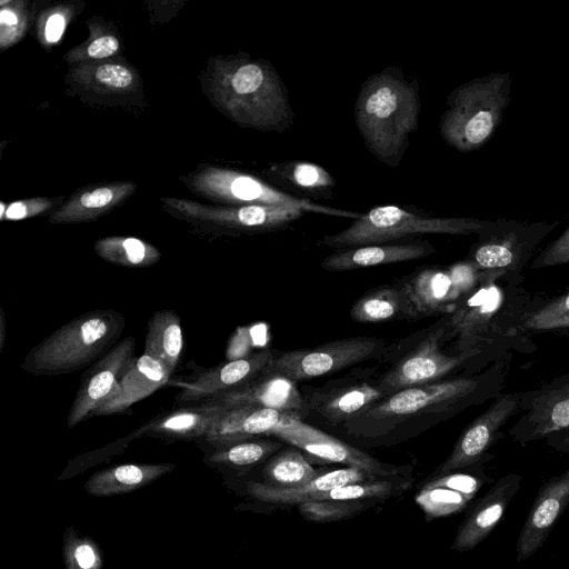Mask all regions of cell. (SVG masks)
I'll return each mask as SVG.
<instances>
[{
  "instance_id": "f35d334b",
  "label": "cell",
  "mask_w": 569,
  "mask_h": 569,
  "mask_svg": "<svg viewBox=\"0 0 569 569\" xmlns=\"http://www.w3.org/2000/svg\"><path fill=\"white\" fill-rule=\"evenodd\" d=\"M90 71L89 80L93 86H99L112 91L130 90L134 83V76L130 69L122 64L103 63L93 66Z\"/></svg>"
},
{
  "instance_id": "3957f363",
  "label": "cell",
  "mask_w": 569,
  "mask_h": 569,
  "mask_svg": "<svg viewBox=\"0 0 569 569\" xmlns=\"http://www.w3.org/2000/svg\"><path fill=\"white\" fill-rule=\"evenodd\" d=\"M124 326V316L116 310L86 312L33 347L20 367L36 376H57L83 369L116 345Z\"/></svg>"
},
{
  "instance_id": "d6986e66",
  "label": "cell",
  "mask_w": 569,
  "mask_h": 569,
  "mask_svg": "<svg viewBox=\"0 0 569 569\" xmlns=\"http://www.w3.org/2000/svg\"><path fill=\"white\" fill-rule=\"evenodd\" d=\"M222 408L258 407L282 412L308 413L307 402L292 379L277 372H263L249 383L204 400ZM200 403V402H199Z\"/></svg>"
},
{
  "instance_id": "7c38bea8",
  "label": "cell",
  "mask_w": 569,
  "mask_h": 569,
  "mask_svg": "<svg viewBox=\"0 0 569 569\" xmlns=\"http://www.w3.org/2000/svg\"><path fill=\"white\" fill-rule=\"evenodd\" d=\"M279 440L300 449L309 456L325 462L353 467L381 478H398L405 468L385 463L366 452L313 428L291 413L273 431Z\"/></svg>"
},
{
  "instance_id": "52a82bcc",
  "label": "cell",
  "mask_w": 569,
  "mask_h": 569,
  "mask_svg": "<svg viewBox=\"0 0 569 569\" xmlns=\"http://www.w3.org/2000/svg\"><path fill=\"white\" fill-rule=\"evenodd\" d=\"M505 372L503 362H496L479 375L405 388L376 402L356 419L378 421L407 418L433 407L449 409L481 402L491 397L497 398L501 391Z\"/></svg>"
},
{
  "instance_id": "cb8c5ba5",
  "label": "cell",
  "mask_w": 569,
  "mask_h": 569,
  "mask_svg": "<svg viewBox=\"0 0 569 569\" xmlns=\"http://www.w3.org/2000/svg\"><path fill=\"white\" fill-rule=\"evenodd\" d=\"M289 415L258 407L223 408L221 417L203 439L218 449L270 436Z\"/></svg>"
},
{
  "instance_id": "b9f144b4",
  "label": "cell",
  "mask_w": 569,
  "mask_h": 569,
  "mask_svg": "<svg viewBox=\"0 0 569 569\" xmlns=\"http://www.w3.org/2000/svg\"><path fill=\"white\" fill-rule=\"evenodd\" d=\"M569 263V227L531 261V269Z\"/></svg>"
},
{
  "instance_id": "ee69618b",
  "label": "cell",
  "mask_w": 569,
  "mask_h": 569,
  "mask_svg": "<svg viewBox=\"0 0 569 569\" xmlns=\"http://www.w3.org/2000/svg\"><path fill=\"white\" fill-rule=\"evenodd\" d=\"M66 558L69 569H97L99 557L88 541L76 540L66 547Z\"/></svg>"
},
{
  "instance_id": "ba28073f",
  "label": "cell",
  "mask_w": 569,
  "mask_h": 569,
  "mask_svg": "<svg viewBox=\"0 0 569 569\" xmlns=\"http://www.w3.org/2000/svg\"><path fill=\"white\" fill-rule=\"evenodd\" d=\"M558 224L559 221L528 223L508 219L486 220L477 233L478 240L468 260L479 271L520 277L539 243Z\"/></svg>"
},
{
  "instance_id": "1f68e13d",
  "label": "cell",
  "mask_w": 569,
  "mask_h": 569,
  "mask_svg": "<svg viewBox=\"0 0 569 569\" xmlns=\"http://www.w3.org/2000/svg\"><path fill=\"white\" fill-rule=\"evenodd\" d=\"M351 318L360 323H376L405 318L403 296L399 284H387L362 295L350 309Z\"/></svg>"
},
{
  "instance_id": "e575fe53",
  "label": "cell",
  "mask_w": 569,
  "mask_h": 569,
  "mask_svg": "<svg viewBox=\"0 0 569 569\" xmlns=\"http://www.w3.org/2000/svg\"><path fill=\"white\" fill-rule=\"evenodd\" d=\"M281 447V441L257 438L218 448L207 460L214 465L248 467L263 461Z\"/></svg>"
},
{
  "instance_id": "f546056e",
  "label": "cell",
  "mask_w": 569,
  "mask_h": 569,
  "mask_svg": "<svg viewBox=\"0 0 569 569\" xmlns=\"http://www.w3.org/2000/svg\"><path fill=\"white\" fill-rule=\"evenodd\" d=\"M182 348L183 337L179 316L172 310L156 311L148 321L144 355L160 361L173 372Z\"/></svg>"
},
{
  "instance_id": "bcb514c9",
  "label": "cell",
  "mask_w": 569,
  "mask_h": 569,
  "mask_svg": "<svg viewBox=\"0 0 569 569\" xmlns=\"http://www.w3.org/2000/svg\"><path fill=\"white\" fill-rule=\"evenodd\" d=\"M118 49V39L114 36L106 34L93 39L87 46L84 54L90 59H102L114 54Z\"/></svg>"
},
{
  "instance_id": "5bb4252c",
  "label": "cell",
  "mask_w": 569,
  "mask_h": 569,
  "mask_svg": "<svg viewBox=\"0 0 569 569\" xmlns=\"http://www.w3.org/2000/svg\"><path fill=\"white\" fill-rule=\"evenodd\" d=\"M446 323L431 331L407 357L382 376L379 386L387 396L405 388L433 382L479 355L443 353L440 343L446 341Z\"/></svg>"
},
{
  "instance_id": "277c9868",
  "label": "cell",
  "mask_w": 569,
  "mask_h": 569,
  "mask_svg": "<svg viewBox=\"0 0 569 569\" xmlns=\"http://www.w3.org/2000/svg\"><path fill=\"white\" fill-rule=\"evenodd\" d=\"M521 277L503 272H485L478 286L461 298L446 322L447 338H457L459 353H480L482 341L492 340L491 332L505 325L515 333L519 317L530 305L520 292Z\"/></svg>"
},
{
  "instance_id": "8992f818",
  "label": "cell",
  "mask_w": 569,
  "mask_h": 569,
  "mask_svg": "<svg viewBox=\"0 0 569 569\" xmlns=\"http://www.w3.org/2000/svg\"><path fill=\"white\" fill-rule=\"evenodd\" d=\"M486 220L438 218L408 211L395 204L378 206L342 231L327 236L321 243L340 249L380 244L421 234L467 236L478 233Z\"/></svg>"
},
{
  "instance_id": "d590c367",
  "label": "cell",
  "mask_w": 569,
  "mask_h": 569,
  "mask_svg": "<svg viewBox=\"0 0 569 569\" xmlns=\"http://www.w3.org/2000/svg\"><path fill=\"white\" fill-rule=\"evenodd\" d=\"M277 179H281L307 193L325 194L336 182L322 167L310 162L278 163L270 169Z\"/></svg>"
},
{
  "instance_id": "d6a6232c",
  "label": "cell",
  "mask_w": 569,
  "mask_h": 569,
  "mask_svg": "<svg viewBox=\"0 0 569 569\" xmlns=\"http://www.w3.org/2000/svg\"><path fill=\"white\" fill-rule=\"evenodd\" d=\"M321 470L306 459L301 450L291 446L276 452L266 463V483L278 488H297L308 483Z\"/></svg>"
},
{
  "instance_id": "484cf974",
  "label": "cell",
  "mask_w": 569,
  "mask_h": 569,
  "mask_svg": "<svg viewBox=\"0 0 569 569\" xmlns=\"http://www.w3.org/2000/svg\"><path fill=\"white\" fill-rule=\"evenodd\" d=\"M222 412V407L208 402L182 407L154 417L141 426L134 436H152L166 440L204 438Z\"/></svg>"
},
{
  "instance_id": "d4e9b609",
  "label": "cell",
  "mask_w": 569,
  "mask_h": 569,
  "mask_svg": "<svg viewBox=\"0 0 569 569\" xmlns=\"http://www.w3.org/2000/svg\"><path fill=\"white\" fill-rule=\"evenodd\" d=\"M435 252L428 241L359 246L337 250L322 260L321 267L327 271H348L410 261Z\"/></svg>"
},
{
  "instance_id": "8fae6325",
  "label": "cell",
  "mask_w": 569,
  "mask_h": 569,
  "mask_svg": "<svg viewBox=\"0 0 569 569\" xmlns=\"http://www.w3.org/2000/svg\"><path fill=\"white\" fill-rule=\"evenodd\" d=\"M521 393L499 395L460 435L451 453L430 478L480 468L489 456V449L498 441L501 429L520 409Z\"/></svg>"
},
{
  "instance_id": "7dc6e473",
  "label": "cell",
  "mask_w": 569,
  "mask_h": 569,
  "mask_svg": "<svg viewBox=\"0 0 569 569\" xmlns=\"http://www.w3.org/2000/svg\"><path fill=\"white\" fill-rule=\"evenodd\" d=\"M66 28V18L62 13L51 14L44 26V38L49 43H56L61 38Z\"/></svg>"
},
{
  "instance_id": "9a60e30c",
  "label": "cell",
  "mask_w": 569,
  "mask_h": 569,
  "mask_svg": "<svg viewBox=\"0 0 569 569\" xmlns=\"http://www.w3.org/2000/svg\"><path fill=\"white\" fill-rule=\"evenodd\" d=\"M134 350L136 339L129 336L117 342L84 371L68 413L69 428L90 417L111 395L134 359Z\"/></svg>"
},
{
  "instance_id": "9c48e42d",
  "label": "cell",
  "mask_w": 569,
  "mask_h": 569,
  "mask_svg": "<svg viewBox=\"0 0 569 569\" xmlns=\"http://www.w3.org/2000/svg\"><path fill=\"white\" fill-rule=\"evenodd\" d=\"M196 191L219 201L234 206L244 204H282L301 208L305 211L351 219L361 213L325 207L307 199L291 196L266 183L259 178L242 172L207 168L191 179Z\"/></svg>"
},
{
  "instance_id": "7bdbcfd3",
  "label": "cell",
  "mask_w": 569,
  "mask_h": 569,
  "mask_svg": "<svg viewBox=\"0 0 569 569\" xmlns=\"http://www.w3.org/2000/svg\"><path fill=\"white\" fill-rule=\"evenodd\" d=\"M448 269L451 281L463 298L480 282L482 271H479L468 259L451 264Z\"/></svg>"
},
{
  "instance_id": "4316f807",
  "label": "cell",
  "mask_w": 569,
  "mask_h": 569,
  "mask_svg": "<svg viewBox=\"0 0 569 569\" xmlns=\"http://www.w3.org/2000/svg\"><path fill=\"white\" fill-rule=\"evenodd\" d=\"M381 479L353 467H343L330 471H320L308 483L297 488H278L266 482L251 481L248 493L260 501L277 505H299L301 499L310 493L327 491L346 485Z\"/></svg>"
},
{
  "instance_id": "e0dca14e",
  "label": "cell",
  "mask_w": 569,
  "mask_h": 569,
  "mask_svg": "<svg viewBox=\"0 0 569 569\" xmlns=\"http://www.w3.org/2000/svg\"><path fill=\"white\" fill-rule=\"evenodd\" d=\"M276 356L272 350L259 351L203 371L192 380L178 381L173 383L181 388L177 400L181 403L202 402L241 388L266 372Z\"/></svg>"
},
{
  "instance_id": "5b68a950",
  "label": "cell",
  "mask_w": 569,
  "mask_h": 569,
  "mask_svg": "<svg viewBox=\"0 0 569 569\" xmlns=\"http://www.w3.org/2000/svg\"><path fill=\"white\" fill-rule=\"evenodd\" d=\"M510 92L509 72L475 78L453 89L439 122L442 139L460 152L481 148L500 126Z\"/></svg>"
},
{
  "instance_id": "4dcf8cb0",
  "label": "cell",
  "mask_w": 569,
  "mask_h": 569,
  "mask_svg": "<svg viewBox=\"0 0 569 569\" xmlns=\"http://www.w3.org/2000/svg\"><path fill=\"white\" fill-rule=\"evenodd\" d=\"M516 329L525 333H569V290L540 303H530L519 317Z\"/></svg>"
},
{
  "instance_id": "c3c4849f",
  "label": "cell",
  "mask_w": 569,
  "mask_h": 569,
  "mask_svg": "<svg viewBox=\"0 0 569 569\" xmlns=\"http://www.w3.org/2000/svg\"><path fill=\"white\" fill-rule=\"evenodd\" d=\"M545 442L560 453H569V429L549 435Z\"/></svg>"
},
{
  "instance_id": "8d00e7d4",
  "label": "cell",
  "mask_w": 569,
  "mask_h": 569,
  "mask_svg": "<svg viewBox=\"0 0 569 569\" xmlns=\"http://www.w3.org/2000/svg\"><path fill=\"white\" fill-rule=\"evenodd\" d=\"M427 520L459 513L467 508L470 498L448 488H421L415 498Z\"/></svg>"
},
{
  "instance_id": "ffe728a7",
  "label": "cell",
  "mask_w": 569,
  "mask_h": 569,
  "mask_svg": "<svg viewBox=\"0 0 569 569\" xmlns=\"http://www.w3.org/2000/svg\"><path fill=\"white\" fill-rule=\"evenodd\" d=\"M398 284L403 296L405 318L410 320L451 313L462 298L445 268H421Z\"/></svg>"
},
{
  "instance_id": "ab89813d",
  "label": "cell",
  "mask_w": 569,
  "mask_h": 569,
  "mask_svg": "<svg viewBox=\"0 0 569 569\" xmlns=\"http://www.w3.org/2000/svg\"><path fill=\"white\" fill-rule=\"evenodd\" d=\"M486 481H488V477L483 475L482 470L476 473L457 471L429 478L422 488H448L472 500Z\"/></svg>"
},
{
  "instance_id": "2e32d148",
  "label": "cell",
  "mask_w": 569,
  "mask_h": 569,
  "mask_svg": "<svg viewBox=\"0 0 569 569\" xmlns=\"http://www.w3.org/2000/svg\"><path fill=\"white\" fill-rule=\"evenodd\" d=\"M179 212L199 220L240 231H271L299 219L305 210L282 204H244L233 207H203L186 200H168Z\"/></svg>"
},
{
  "instance_id": "44dd1931",
  "label": "cell",
  "mask_w": 569,
  "mask_h": 569,
  "mask_svg": "<svg viewBox=\"0 0 569 569\" xmlns=\"http://www.w3.org/2000/svg\"><path fill=\"white\" fill-rule=\"evenodd\" d=\"M522 477L509 473L498 479L492 487L470 508L452 541L451 549L466 552L482 542L499 523L510 501L519 491Z\"/></svg>"
},
{
  "instance_id": "30bf717a",
  "label": "cell",
  "mask_w": 569,
  "mask_h": 569,
  "mask_svg": "<svg viewBox=\"0 0 569 569\" xmlns=\"http://www.w3.org/2000/svg\"><path fill=\"white\" fill-rule=\"evenodd\" d=\"M386 341L373 337H352L315 348L277 355L266 372L281 373L293 381L315 379L380 356Z\"/></svg>"
},
{
  "instance_id": "7a4b0ae2",
  "label": "cell",
  "mask_w": 569,
  "mask_h": 569,
  "mask_svg": "<svg viewBox=\"0 0 569 569\" xmlns=\"http://www.w3.org/2000/svg\"><path fill=\"white\" fill-rule=\"evenodd\" d=\"M417 81L396 68L370 76L359 92L355 118L367 148L383 163L396 167L418 127Z\"/></svg>"
},
{
  "instance_id": "74e56055",
  "label": "cell",
  "mask_w": 569,
  "mask_h": 569,
  "mask_svg": "<svg viewBox=\"0 0 569 569\" xmlns=\"http://www.w3.org/2000/svg\"><path fill=\"white\" fill-rule=\"evenodd\" d=\"M367 508L363 500L309 501L298 505L300 515L313 522H331L349 519Z\"/></svg>"
},
{
  "instance_id": "83f0119b",
  "label": "cell",
  "mask_w": 569,
  "mask_h": 569,
  "mask_svg": "<svg viewBox=\"0 0 569 569\" xmlns=\"http://www.w3.org/2000/svg\"><path fill=\"white\" fill-rule=\"evenodd\" d=\"M136 189L131 182H117L88 189L73 196L51 217L52 223L82 222L107 213Z\"/></svg>"
},
{
  "instance_id": "ac0fdd59",
  "label": "cell",
  "mask_w": 569,
  "mask_h": 569,
  "mask_svg": "<svg viewBox=\"0 0 569 569\" xmlns=\"http://www.w3.org/2000/svg\"><path fill=\"white\" fill-rule=\"evenodd\" d=\"M569 507V468L545 481L531 506L516 543V560H527L547 541Z\"/></svg>"
},
{
  "instance_id": "836d02e7",
  "label": "cell",
  "mask_w": 569,
  "mask_h": 569,
  "mask_svg": "<svg viewBox=\"0 0 569 569\" xmlns=\"http://www.w3.org/2000/svg\"><path fill=\"white\" fill-rule=\"evenodd\" d=\"M96 253L103 260L122 267L146 268L157 263L160 251L133 237H107L94 243Z\"/></svg>"
},
{
  "instance_id": "7402d4cb",
  "label": "cell",
  "mask_w": 569,
  "mask_h": 569,
  "mask_svg": "<svg viewBox=\"0 0 569 569\" xmlns=\"http://www.w3.org/2000/svg\"><path fill=\"white\" fill-rule=\"evenodd\" d=\"M171 373L164 365L148 355L134 358L111 395L90 417L126 412L132 405L166 386Z\"/></svg>"
},
{
  "instance_id": "603a6c76",
  "label": "cell",
  "mask_w": 569,
  "mask_h": 569,
  "mask_svg": "<svg viewBox=\"0 0 569 569\" xmlns=\"http://www.w3.org/2000/svg\"><path fill=\"white\" fill-rule=\"evenodd\" d=\"M387 397L379 383L353 382L336 388L316 390L306 397L308 412L330 425L350 422L376 402Z\"/></svg>"
},
{
  "instance_id": "f6af8a7d",
  "label": "cell",
  "mask_w": 569,
  "mask_h": 569,
  "mask_svg": "<svg viewBox=\"0 0 569 569\" xmlns=\"http://www.w3.org/2000/svg\"><path fill=\"white\" fill-rule=\"evenodd\" d=\"M52 207V201L44 198H36L12 202L8 206L1 219L21 220L39 214Z\"/></svg>"
},
{
  "instance_id": "f1b7e54d",
  "label": "cell",
  "mask_w": 569,
  "mask_h": 569,
  "mask_svg": "<svg viewBox=\"0 0 569 569\" xmlns=\"http://www.w3.org/2000/svg\"><path fill=\"white\" fill-rule=\"evenodd\" d=\"M172 465L127 463L101 470L86 483V489L94 496H110L139 489L160 476L169 472Z\"/></svg>"
},
{
  "instance_id": "6da1fadb",
  "label": "cell",
  "mask_w": 569,
  "mask_h": 569,
  "mask_svg": "<svg viewBox=\"0 0 569 569\" xmlns=\"http://www.w3.org/2000/svg\"><path fill=\"white\" fill-rule=\"evenodd\" d=\"M210 91L216 104L240 126L282 132L293 122L287 89L267 61L217 60Z\"/></svg>"
},
{
  "instance_id": "60d3db41",
  "label": "cell",
  "mask_w": 569,
  "mask_h": 569,
  "mask_svg": "<svg viewBox=\"0 0 569 569\" xmlns=\"http://www.w3.org/2000/svg\"><path fill=\"white\" fill-rule=\"evenodd\" d=\"M27 27V18L18 7H2L0 12V44L6 49L17 42Z\"/></svg>"
},
{
  "instance_id": "4fadbf2b",
  "label": "cell",
  "mask_w": 569,
  "mask_h": 569,
  "mask_svg": "<svg viewBox=\"0 0 569 569\" xmlns=\"http://www.w3.org/2000/svg\"><path fill=\"white\" fill-rule=\"evenodd\" d=\"M519 418L508 436L520 446L569 429V373L521 393Z\"/></svg>"
}]
</instances>
